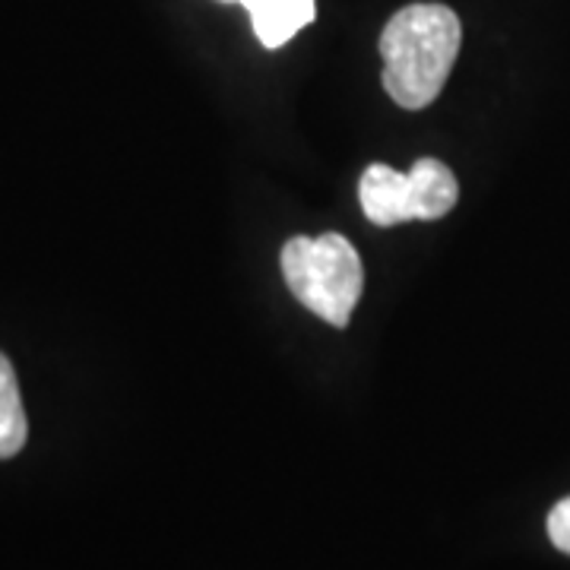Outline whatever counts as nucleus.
Masks as SVG:
<instances>
[{
  "instance_id": "obj_4",
  "label": "nucleus",
  "mask_w": 570,
  "mask_h": 570,
  "mask_svg": "<svg viewBox=\"0 0 570 570\" xmlns=\"http://www.w3.org/2000/svg\"><path fill=\"white\" fill-rule=\"evenodd\" d=\"M223 3H242L250 13L254 36L264 48H283L295 39L307 22H314V0H223Z\"/></svg>"
},
{
  "instance_id": "obj_3",
  "label": "nucleus",
  "mask_w": 570,
  "mask_h": 570,
  "mask_svg": "<svg viewBox=\"0 0 570 570\" xmlns=\"http://www.w3.org/2000/svg\"><path fill=\"white\" fill-rule=\"evenodd\" d=\"M358 200L365 209L367 223L390 228V225L419 219L415 184L409 171H396L384 163L367 165L358 181Z\"/></svg>"
},
{
  "instance_id": "obj_6",
  "label": "nucleus",
  "mask_w": 570,
  "mask_h": 570,
  "mask_svg": "<svg viewBox=\"0 0 570 570\" xmlns=\"http://www.w3.org/2000/svg\"><path fill=\"white\" fill-rule=\"evenodd\" d=\"M26 438H29V422H26V409H22L20 381H17L10 358L0 352V460L17 456Z\"/></svg>"
},
{
  "instance_id": "obj_2",
  "label": "nucleus",
  "mask_w": 570,
  "mask_h": 570,
  "mask_svg": "<svg viewBox=\"0 0 570 570\" xmlns=\"http://www.w3.org/2000/svg\"><path fill=\"white\" fill-rule=\"evenodd\" d=\"M285 285L302 305L330 326H348L365 292V266L346 235H295L279 254Z\"/></svg>"
},
{
  "instance_id": "obj_1",
  "label": "nucleus",
  "mask_w": 570,
  "mask_h": 570,
  "mask_svg": "<svg viewBox=\"0 0 570 570\" xmlns=\"http://www.w3.org/2000/svg\"><path fill=\"white\" fill-rule=\"evenodd\" d=\"M377 45L387 96L400 108L419 111L441 96L460 58L463 26L448 3H409L390 17Z\"/></svg>"
},
{
  "instance_id": "obj_5",
  "label": "nucleus",
  "mask_w": 570,
  "mask_h": 570,
  "mask_svg": "<svg viewBox=\"0 0 570 570\" xmlns=\"http://www.w3.org/2000/svg\"><path fill=\"white\" fill-rule=\"evenodd\" d=\"M415 184V200H419V219H444L460 200V184L441 159H419L409 168Z\"/></svg>"
},
{
  "instance_id": "obj_7",
  "label": "nucleus",
  "mask_w": 570,
  "mask_h": 570,
  "mask_svg": "<svg viewBox=\"0 0 570 570\" xmlns=\"http://www.w3.org/2000/svg\"><path fill=\"white\" fill-rule=\"evenodd\" d=\"M549 539L558 551L570 554V498L558 501L549 513Z\"/></svg>"
}]
</instances>
